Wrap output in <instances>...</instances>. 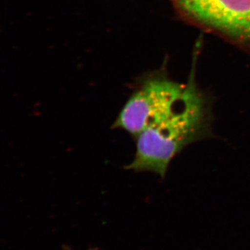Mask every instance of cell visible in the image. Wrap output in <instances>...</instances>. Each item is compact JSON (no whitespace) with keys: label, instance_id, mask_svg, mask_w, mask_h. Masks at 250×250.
<instances>
[{"label":"cell","instance_id":"6da1fadb","mask_svg":"<svg viewBox=\"0 0 250 250\" xmlns=\"http://www.w3.org/2000/svg\"><path fill=\"white\" fill-rule=\"evenodd\" d=\"M213 108L209 97L190 79L187 95L175 111L135 139L136 154L126 168L165 178L172 160L186 148L214 137Z\"/></svg>","mask_w":250,"mask_h":250},{"label":"cell","instance_id":"7a4b0ae2","mask_svg":"<svg viewBox=\"0 0 250 250\" xmlns=\"http://www.w3.org/2000/svg\"><path fill=\"white\" fill-rule=\"evenodd\" d=\"M188 82L180 83L166 77H149L134 92L112 128L129 132L136 139L145 130L172 114L183 101Z\"/></svg>","mask_w":250,"mask_h":250},{"label":"cell","instance_id":"3957f363","mask_svg":"<svg viewBox=\"0 0 250 250\" xmlns=\"http://www.w3.org/2000/svg\"><path fill=\"white\" fill-rule=\"evenodd\" d=\"M195 21L250 44V0H174Z\"/></svg>","mask_w":250,"mask_h":250}]
</instances>
